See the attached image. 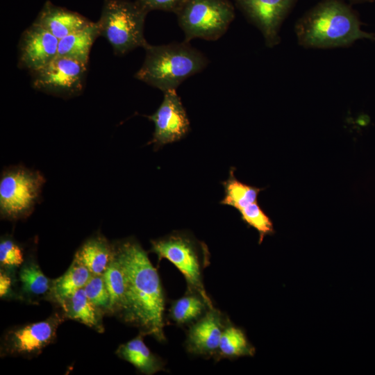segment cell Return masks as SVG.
Returning <instances> with one entry per match:
<instances>
[{
    "mask_svg": "<svg viewBox=\"0 0 375 375\" xmlns=\"http://www.w3.org/2000/svg\"><path fill=\"white\" fill-rule=\"evenodd\" d=\"M113 244L126 281V304L120 318L144 335L165 342V296L157 269L136 240L127 238Z\"/></svg>",
    "mask_w": 375,
    "mask_h": 375,
    "instance_id": "cell-1",
    "label": "cell"
},
{
    "mask_svg": "<svg viewBox=\"0 0 375 375\" xmlns=\"http://www.w3.org/2000/svg\"><path fill=\"white\" fill-rule=\"evenodd\" d=\"M299 44L309 49L349 47L358 40H375V35L362 30L359 18L342 0H322L295 24Z\"/></svg>",
    "mask_w": 375,
    "mask_h": 375,
    "instance_id": "cell-2",
    "label": "cell"
},
{
    "mask_svg": "<svg viewBox=\"0 0 375 375\" xmlns=\"http://www.w3.org/2000/svg\"><path fill=\"white\" fill-rule=\"evenodd\" d=\"M144 49V60L135 77L163 92L176 90L185 79L203 71L209 63L203 53L185 41L149 44Z\"/></svg>",
    "mask_w": 375,
    "mask_h": 375,
    "instance_id": "cell-3",
    "label": "cell"
},
{
    "mask_svg": "<svg viewBox=\"0 0 375 375\" xmlns=\"http://www.w3.org/2000/svg\"><path fill=\"white\" fill-rule=\"evenodd\" d=\"M151 251L158 261L165 258L172 262L183 275L188 290L200 294L210 308H214L203 283L202 272L209 265L210 253L204 242L183 231H174L151 241Z\"/></svg>",
    "mask_w": 375,
    "mask_h": 375,
    "instance_id": "cell-4",
    "label": "cell"
},
{
    "mask_svg": "<svg viewBox=\"0 0 375 375\" xmlns=\"http://www.w3.org/2000/svg\"><path fill=\"white\" fill-rule=\"evenodd\" d=\"M147 13L136 1L103 0L97 23L100 36L107 40L115 55L122 56L138 47L145 49L149 44L144 35Z\"/></svg>",
    "mask_w": 375,
    "mask_h": 375,
    "instance_id": "cell-5",
    "label": "cell"
},
{
    "mask_svg": "<svg viewBox=\"0 0 375 375\" xmlns=\"http://www.w3.org/2000/svg\"><path fill=\"white\" fill-rule=\"evenodd\" d=\"M176 15L184 41L194 38L215 41L228 30L235 10L228 0H187Z\"/></svg>",
    "mask_w": 375,
    "mask_h": 375,
    "instance_id": "cell-6",
    "label": "cell"
},
{
    "mask_svg": "<svg viewBox=\"0 0 375 375\" xmlns=\"http://www.w3.org/2000/svg\"><path fill=\"white\" fill-rule=\"evenodd\" d=\"M45 179L42 174L22 166L7 168L0 179V214L17 220L28 217L39 199Z\"/></svg>",
    "mask_w": 375,
    "mask_h": 375,
    "instance_id": "cell-7",
    "label": "cell"
},
{
    "mask_svg": "<svg viewBox=\"0 0 375 375\" xmlns=\"http://www.w3.org/2000/svg\"><path fill=\"white\" fill-rule=\"evenodd\" d=\"M88 64L57 56L44 67L31 72L32 87L62 98L80 95L85 87Z\"/></svg>",
    "mask_w": 375,
    "mask_h": 375,
    "instance_id": "cell-8",
    "label": "cell"
},
{
    "mask_svg": "<svg viewBox=\"0 0 375 375\" xmlns=\"http://www.w3.org/2000/svg\"><path fill=\"white\" fill-rule=\"evenodd\" d=\"M65 315L54 312L44 320L8 329L1 342V356L31 358L38 356L56 338V331Z\"/></svg>",
    "mask_w": 375,
    "mask_h": 375,
    "instance_id": "cell-9",
    "label": "cell"
},
{
    "mask_svg": "<svg viewBox=\"0 0 375 375\" xmlns=\"http://www.w3.org/2000/svg\"><path fill=\"white\" fill-rule=\"evenodd\" d=\"M247 19L262 33L265 45L273 48L281 42V26L297 0H235Z\"/></svg>",
    "mask_w": 375,
    "mask_h": 375,
    "instance_id": "cell-10",
    "label": "cell"
},
{
    "mask_svg": "<svg viewBox=\"0 0 375 375\" xmlns=\"http://www.w3.org/2000/svg\"><path fill=\"white\" fill-rule=\"evenodd\" d=\"M164 93L163 100L151 115L147 117L154 124V132L149 144L154 149L177 142L190 131V121L176 90H168Z\"/></svg>",
    "mask_w": 375,
    "mask_h": 375,
    "instance_id": "cell-11",
    "label": "cell"
},
{
    "mask_svg": "<svg viewBox=\"0 0 375 375\" xmlns=\"http://www.w3.org/2000/svg\"><path fill=\"white\" fill-rule=\"evenodd\" d=\"M58 42L56 37L33 22L20 37L19 68L31 73L44 67L57 57Z\"/></svg>",
    "mask_w": 375,
    "mask_h": 375,
    "instance_id": "cell-12",
    "label": "cell"
},
{
    "mask_svg": "<svg viewBox=\"0 0 375 375\" xmlns=\"http://www.w3.org/2000/svg\"><path fill=\"white\" fill-rule=\"evenodd\" d=\"M228 321L220 310L215 308L208 309L190 325L185 340L187 351L196 356L216 357L223 331Z\"/></svg>",
    "mask_w": 375,
    "mask_h": 375,
    "instance_id": "cell-13",
    "label": "cell"
},
{
    "mask_svg": "<svg viewBox=\"0 0 375 375\" xmlns=\"http://www.w3.org/2000/svg\"><path fill=\"white\" fill-rule=\"evenodd\" d=\"M33 22L60 40L83 28L92 22L76 12L47 1Z\"/></svg>",
    "mask_w": 375,
    "mask_h": 375,
    "instance_id": "cell-14",
    "label": "cell"
},
{
    "mask_svg": "<svg viewBox=\"0 0 375 375\" xmlns=\"http://www.w3.org/2000/svg\"><path fill=\"white\" fill-rule=\"evenodd\" d=\"M18 281L21 300L34 304L41 300L51 301L53 279L44 274L33 256H29L19 267Z\"/></svg>",
    "mask_w": 375,
    "mask_h": 375,
    "instance_id": "cell-15",
    "label": "cell"
},
{
    "mask_svg": "<svg viewBox=\"0 0 375 375\" xmlns=\"http://www.w3.org/2000/svg\"><path fill=\"white\" fill-rule=\"evenodd\" d=\"M114 244L103 235L97 234L86 240L74 255V258L92 274H103L113 260Z\"/></svg>",
    "mask_w": 375,
    "mask_h": 375,
    "instance_id": "cell-16",
    "label": "cell"
},
{
    "mask_svg": "<svg viewBox=\"0 0 375 375\" xmlns=\"http://www.w3.org/2000/svg\"><path fill=\"white\" fill-rule=\"evenodd\" d=\"M140 334L126 343L120 344L115 354L122 360L133 365L140 372L152 375L165 370L164 361L154 354L144 342L143 337Z\"/></svg>",
    "mask_w": 375,
    "mask_h": 375,
    "instance_id": "cell-17",
    "label": "cell"
},
{
    "mask_svg": "<svg viewBox=\"0 0 375 375\" xmlns=\"http://www.w3.org/2000/svg\"><path fill=\"white\" fill-rule=\"evenodd\" d=\"M65 317L82 323L99 333H103V312L86 296L83 288L79 289L59 305Z\"/></svg>",
    "mask_w": 375,
    "mask_h": 375,
    "instance_id": "cell-18",
    "label": "cell"
},
{
    "mask_svg": "<svg viewBox=\"0 0 375 375\" xmlns=\"http://www.w3.org/2000/svg\"><path fill=\"white\" fill-rule=\"evenodd\" d=\"M99 36L97 23L92 22L83 28L60 39L57 56L88 64L92 47Z\"/></svg>",
    "mask_w": 375,
    "mask_h": 375,
    "instance_id": "cell-19",
    "label": "cell"
},
{
    "mask_svg": "<svg viewBox=\"0 0 375 375\" xmlns=\"http://www.w3.org/2000/svg\"><path fill=\"white\" fill-rule=\"evenodd\" d=\"M92 273L74 258L68 269L60 276L53 279L51 299L60 305L79 289L83 288Z\"/></svg>",
    "mask_w": 375,
    "mask_h": 375,
    "instance_id": "cell-20",
    "label": "cell"
},
{
    "mask_svg": "<svg viewBox=\"0 0 375 375\" xmlns=\"http://www.w3.org/2000/svg\"><path fill=\"white\" fill-rule=\"evenodd\" d=\"M210 308H212L200 294L187 291L184 296L172 302L169 318L179 326L191 325Z\"/></svg>",
    "mask_w": 375,
    "mask_h": 375,
    "instance_id": "cell-21",
    "label": "cell"
},
{
    "mask_svg": "<svg viewBox=\"0 0 375 375\" xmlns=\"http://www.w3.org/2000/svg\"><path fill=\"white\" fill-rule=\"evenodd\" d=\"M256 348L249 341L245 332L229 321L226 325L219 342L216 357L234 359L244 356H253Z\"/></svg>",
    "mask_w": 375,
    "mask_h": 375,
    "instance_id": "cell-22",
    "label": "cell"
},
{
    "mask_svg": "<svg viewBox=\"0 0 375 375\" xmlns=\"http://www.w3.org/2000/svg\"><path fill=\"white\" fill-rule=\"evenodd\" d=\"M103 276L110 297V315L120 317L126 304V281L122 267L115 255Z\"/></svg>",
    "mask_w": 375,
    "mask_h": 375,
    "instance_id": "cell-23",
    "label": "cell"
},
{
    "mask_svg": "<svg viewBox=\"0 0 375 375\" xmlns=\"http://www.w3.org/2000/svg\"><path fill=\"white\" fill-rule=\"evenodd\" d=\"M234 171L235 169L231 167L228 178L222 183L224 196L220 203L232 206L239 211L257 202L258 194L263 189L241 182L235 176Z\"/></svg>",
    "mask_w": 375,
    "mask_h": 375,
    "instance_id": "cell-24",
    "label": "cell"
},
{
    "mask_svg": "<svg viewBox=\"0 0 375 375\" xmlns=\"http://www.w3.org/2000/svg\"><path fill=\"white\" fill-rule=\"evenodd\" d=\"M239 212L242 221L258 231L259 244L262 243L265 236L274 234L273 223L269 216L261 208L258 201L242 208L239 210Z\"/></svg>",
    "mask_w": 375,
    "mask_h": 375,
    "instance_id": "cell-25",
    "label": "cell"
},
{
    "mask_svg": "<svg viewBox=\"0 0 375 375\" xmlns=\"http://www.w3.org/2000/svg\"><path fill=\"white\" fill-rule=\"evenodd\" d=\"M83 290L90 301L104 314H110V297L103 274H92Z\"/></svg>",
    "mask_w": 375,
    "mask_h": 375,
    "instance_id": "cell-26",
    "label": "cell"
},
{
    "mask_svg": "<svg viewBox=\"0 0 375 375\" xmlns=\"http://www.w3.org/2000/svg\"><path fill=\"white\" fill-rule=\"evenodd\" d=\"M21 247L10 236L1 237L0 241L1 267L15 270L24 262Z\"/></svg>",
    "mask_w": 375,
    "mask_h": 375,
    "instance_id": "cell-27",
    "label": "cell"
},
{
    "mask_svg": "<svg viewBox=\"0 0 375 375\" xmlns=\"http://www.w3.org/2000/svg\"><path fill=\"white\" fill-rule=\"evenodd\" d=\"M187 0H135L148 12L151 10H163L175 14L181 9Z\"/></svg>",
    "mask_w": 375,
    "mask_h": 375,
    "instance_id": "cell-28",
    "label": "cell"
},
{
    "mask_svg": "<svg viewBox=\"0 0 375 375\" xmlns=\"http://www.w3.org/2000/svg\"><path fill=\"white\" fill-rule=\"evenodd\" d=\"M15 270L1 267L0 270V297L9 299L14 297L13 283Z\"/></svg>",
    "mask_w": 375,
    "mask_h": 375,
    "instance_id": "cell-29",
    "label": "cell"
},
{
    "mask_svg": "<svg viewBox=\"0 0 375 375\" xmlns=\"http://www.w3.org/2000/svg\"><path fill=\"white\" fill-rule=\"evenodd\" d=\"M353 2L374 1L375 0H350Z\"/></svg>",
    "mask_w": 375,
    "mask_h": 375,
    "instance_id": "cell-30",
    "label": "cell"
}]
</instances>
